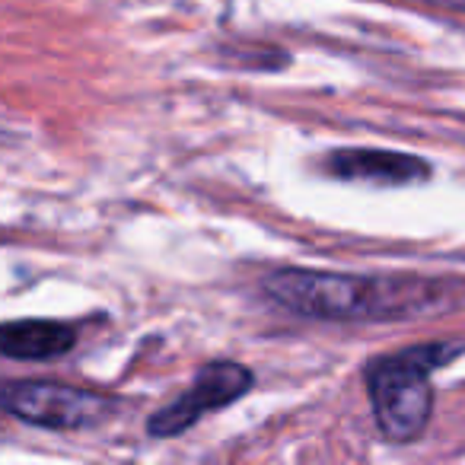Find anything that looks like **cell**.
Segmentation results:
<instances>
[{
	"label": "cell",
	"mask_w": 465,
	"mask_h": 465,
	"mask_svg": "<svg viewBox=\"0 0 465 465\" xmlns=\"http://www.w3.org/2000/svg\"><path fill=\"white\" fill-rule=\"evenodd\" d=\"M265 293L306 319H405L446 303V291L424 281H380L310 268L272 272Z\"/></svg>",
	"instance_id": "obj_1"
},
{
	"label": "cell",
	"mask_w": 465,
	"mask_h": 465,
	"mask_svg": "<svg viewBox=\"0 0 465 465\" xmlns=\"http://www.w3.org/2000/svg\"><path fill=\"white\" fill-rule=\"evenodd\" d=\"M459 351L462 348H450V344H418V348L370 361V405H373L380 430L392 443H411L427 430L433 414L430 373L452 361Z\"/></svg>",
	"instance_id": "obj_2"
},
{
	"label": "cell",
	"mask_w": 465,
	"mask_h": 465,
	"mask_svg": "<svg viewBox=\"0 0 465 465\" xmlns=\"http://www.w3.org/2000/svg\"><path fill=\"white\" fill-rule=\"evenodd\" d=\"M0 408L14 418L52 430L99 424L115 408V401L90 389L64 386L52 380H16L0 386Z\"/></svg>",
	"instance_id": "obj_3"
},
{
	"label": "cell",
	"mask_w": 465,
	"mask_h": 465,
	"mask_svg": "<svg viewBox=\"0 0 465 465\" xmlns=\"http://www.w3.org/2000/svg\"><path fill=\"white\" fill-rule=\"evenodd\" d=\"M252 382H255L252 370L242 367V363L211 361L207 367L198 370V376H194V382L185 389L182 399H175L173 405L150 414L147 433L156 440L179 437V433H185L192 424H198L204 414L220 411V408L242 399V395L252 389Z\"/></svg>",
	"instance_id": "obj_4"
},
{
	"label": "cell",
	"mask_w": 465,
	"mask_h": 465,
	"mask_svg": "<svg viewBox=\"0 0 465 465\" xmlns=\"http://www.w3.org/2000/svg\"><path fill=\"white\" fill-rule=\"evenodd\" d=\"M325 169L338 179L373 182V185H411V182H424L430 175V166L420 156L367 147L335 150L325 160Z\"/></svg>",
	"instance_id": "obj_5"
},
{
	"label": "cell",
	"mask_w": 465,
	"mask_h": 465,
	"mask_svg": "<svg viewBox=\"0 0 465 465\" xmlns=\"http://www.w3.org/2000/svg\"><path fill=\"white\" fill-rule=\"evenodd\" d=\"M77 344L71 325L48 319H16L0 325V354L14 361H54Z\"/></svg>",
	"instance_id": "obj_6"
}]
</instances>
